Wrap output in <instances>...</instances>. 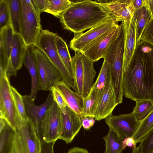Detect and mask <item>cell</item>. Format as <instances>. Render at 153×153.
<instances>
[{"mask_svg": "<svg viewBox=\"0 0 153 153\" xmlns=\"http://www.w3.org/2000/svg\"><path fill=\"white\" fill-rule=\"evenodd\" d=\"M11 86L7 75L0 78V118L15 131L19 120Z\"/></svg>", "mask_w": 153, "mask_h": 153, "instance_id": "obj_8", "label": "cell"}, {"mask_svg": "<svg viewBox=\"0 0 153 153\" xmlns=\"http://www.w3.org/2000/svg\"><path fill=\"white\" fill-rule=\"evenodd\" d=\"M66 113L61 111V129L59 139L66 143H71L82 126L80 116L67 105Z\"/></svg>", "mask_w": 153, "mask_h": 153, "instance_id": "obj_14", "label": "cell"}, {"mask_svg": "<svg viewBox=\"0 0 153 153\" xmlns=\"http://www.w3.org/2000/svg\"><path fill=\"white\" fill-rule=\"evenodd\" d=\"M34 51L36 58L39 84V90L50 91L59 81H62L57 69L42 51L35 46Z\"/></svg>", "mask_w": 153, "mask_h": 153, "instance_id": "obj_7", "label": "cell"}, {"mask_svg": "<svg viewBox=\"0 0 153 153\" xmlns=\"http://www.w3.org/2000/svg\"><path fill=\"white\" fill-rule=\"evenodd\" d=\"M14 32L11 25L0 31V74H7Z\"/></svg>", "mask_w": 153, "mask_h": 153, "instance_id": "obj_19", "label": "cell"}, {"mask_svg": "<svg viewBox=\"0 0 153 153\" xmlns=\"http://www.w3.org/2000/svg\"><path fill=\"white\" fill-rule=\"evenodd\" d=\"M140 153H153V129L142 140Z\"/></svg>", "mask_w": 153, "mask_h": 153, "instance_id": "obj_34", "label": "cell"}, {"mask_svg": "<svg viewBox=\"0 0 153 153\" xmlns=\"http://www.w3.org/2000/svg\"><path fill=\"white\" fill-rule=\"evenodd\" d=\"M50 91L52 93L54 100L62 113L65 114L67 105L61 94L54 86L51 88Z\"/></svg>", "mask_w": 153, "mask_h": 153, "instance_id": "obj_36", "label": "cell"}, {"mask_svg": "<svg viewBox=\"0 0 153 153\" xmlns=\"http://www.w3.org/2000/svg\"><path fill=\"white\" fill-rule=\"evenodd\" d=\"M11 25L9 0L0 1V31Z\"/></svg>", "mask_w": 153, "mask_h": 153, "instance_id": "obj_32", "label": "cell"}, {"mask_svg": "<svg viewBox=\"0 0 153 153\" xmlns=\"http://www.w3.org/2000/svg\"><path fill=\"white\" fill-rule=\"evenodd\" d=\"M11 91L18 117L19 121L18 124L25 122L28 119L26 113L22 96L12 86Z\"/></svg>", "mask_w": 153, "mask_h": 153, "instance_id": "obj_31", "label": "cell"}, {"mask_svg": "<svg viewBox=\"0 0 153 153\" xmlns=\"http://www.w3.org/2000/svg\"><path fill=\"white\" fill-rule=\"evenodd\" d=\"M9 153H26L16 132L14 136L12 147Z\"/></svg>", "mask_w": 153, "mask_h": 153, "instance_id": "obj_37", "label": "cell"}, {"mask_svg": "<svg viewBox=\"0 0 153 153\" xmlns=\"http://www.w3.org/2000/svg\"><path fill=\"white\" fill-rule=\"evenodd\" d=\"M95 108V97L94 90L92 88L88 95L84 98V105L82 117L86 116L94 117Z\"/></svg>", "mask_w": 153, "mask_h": 153, "instance_id": "obj_33", "label": "cell"}, {"mask_svg": "<svg viewBox=\"0 0 153 153\" xmlns=\"http://www.w3.org/2000/svg\"><path fill=\"white\" fill-rule=\"evenodd\" d=\"M111 82L110 65L104 59L98 76L92 87L95 97L96 108Z\"/></svg>", "mask_w": 153, "mask_h": 153, "instance_id": "obj_22", "label": "cell"}, {"mask_svg": "<svg viewBox=\"0 0 153 153\" xmlns=\"http://www.w3.org/2000/svg\"><path fill=\"white\" fill-rule=\"evenodd\" d=\"M27 47L20 34L14 33L10 55L7 71L9 77L16 76L23 64V59Z\"/></svg>", "mask_w": 153, "mask_h": 153, "instance_id": "obj_16", "label": "cell"}, {"mask_svg": "<svg viewBox=\"0 0 153 153\" xmlns=\"http://www.w3.org/2000/svg\"><path fill=\"white\" fill-rule=\"evenodd\" d=\"M15 131L26 153H40L41 140L29 119L25 122L19 123Z\"/></svg>", "mask_w": 153, "mask_h": 153, "instance_id": "obj_13", "label": "cell"}, {"mask_svg": "<svg viewBox=\"0 0 153 153\" xmlns=\"http://www.w3.org/2000/svg\"><path fill=\"white\" fill-rule=\"evenodd\" d=\"M140 146L139 145L138 146H136L133 149V150L131 153H140Z\"/></svg>", "mask_w": 153, "mask_h": 153, "instance_id": "obj_47", "label": "cell"}, {"mask_svg": "<svg viewBox=\"0 0 153 153\" xmlns=\"http://www.w3.org/2000/svg\"><path fill=\"white\" fill-rule=\"evenodd\" d=\"M112 17L97 1L73 2L59 18L64 28L77 34L91 29Z\"/></svg>", "mask_w": 153, "mask_h": 153, "instance_id": "obj_2", "label": "cell"}, {"mask_svg": "<svg viewBox=\"0 0 153 153\" xmlns=\"http://www.w3.org/2000/svg\"><path fill=\"white\" fill-rule=\"evenodd\" d=\"M123 144L125 149L126 147H128L133 149L136 146V144L132 137H128L124 139Z\"/></svg>", "mask_w": 153, "mask_h": 153, "instance_id": "obj_42", "label": "cell"}, {"mask_svg": "<svg viewBox=\"0 0 153 153\" xmlns=\"http://www.w3.org/2000/svg\"><path fill=\"white\" fill-rule=\"evenodd\" d=\"M151 16L146 0H145L144 5L136 10L134 14L136 25V46L140 43L143 33Z\"/></svg>", "mask_w": 153, "mask_h": 153, "instance_id": "obj_23", "label": "cell"}, {"mask_svg": "<svg viewBox=\"0 0 153 153\" xmlns=\"http://www.w3.org/2000/svg\"><path fill=\"white\" fill-rule=\"evenodd\" d=\"M11 25L14 33L20 34L21 0H9Z\"/></svg>", "mask_w": 153, "mask_h": 153, "instance_id": "obj_29", "label": "cell"}, {"mask_svg": "<svg viewBox=\"0 0 153 153\" xmlns=\"http://www.w3.org/2000/svg\"><path fill=\"white\" fill-rule=\"evenodd\" d=\"M31 2L38 15L40 16V14L45 10L48 0H31Z\"/></svg>", "mask_w": 153, "mask_h": 153, "instance_id": "obj_38", "label": "cell"}, {"mask_svg": "<svg viewBox=\"0 0 153 153\" xmlns=\"http://www.w3.org/2000/svg\"><path fill=\"white\" fill-rule=\"evenodd\" d=\"M55 143L47 142L44 140L41 141L40 153H54L53 146Z\"/></svg>", "mask_w": 153, "mask_h": 153, "instance_id": "obj_39", "label": "cell"}, {"mask_svg": "<svg viewBox=\"0 0 153 153\" xmlns=\"http://www.w3.org/2000/svg\"><path fill=\"white\" fill-rule=\"evenodd\" d=\"M118 25L112 16L85 32L75 35L70 42V47L75 52L81 53L101 36Z\"/></svg>", "mask_w": 153, "mask_h": 153, "instance_id": "obj_6", "label": "cell"}, {"mask_svg": "<svg viewBox=\"0 0 153 153\" xmlns=\"http://www.w3.org/2000/svg\"><path fill=\"white\" fill-rule=\"evenodd\" d=\"M124 94L135 102L148 100L152 102L153 95V70L148 54L141 43L136 45L132 58L123 79Z\"/></svg>", "mask_w": 153, "mask_h": 153, "instance_id": "obj_1", "label": "cell"}, {"mask_svg": "<svg viewBox=\"0 0 153 153\" xmlns=\"http://www.w3.org/2000/svg\"><path fill=\"white\" fill-rule=\"evenodd\" d=\"M42 140L55 142L59 139L61 129V111L54 100L42 120Z\"/></svg>", "mask_w": 153, "mask_h": 153, "instance_id": "obj_10", "label": "cell"}, {"mask_svg": "<svg viewBox=\"0 0 153 153\" xmlns=\"http://www.w3.org/2000/svg\"><path fill=\"white\" fill-rule=\"evenodd\" d=\"M146 1L152 15L153 14V0H146Z\"/></svg>", "mask_w": 153, "mask_h": 153, "instance_id": "obj_46", "label": "cell"}, {"mask_svg": "<svg viewBox=\"0 0 153 153\" xmlns=\"http://www.w3.org/2000/svg\"><path fill=\"white\" fill-rule=\"evenodd\" d=\"M153 129V110L140 123L136 131L132 136L136 144L142 140Z\"/></svg>", "mask_w": 153, "mask_h": 153, "instance_id": "obj_27", "label": "cell"}, {"mask_svg": "<svg viewBox=\"0 0 153 153\" xmlns=\"http://www.w3.org/2000/svg\"><path fill=\"white\" fill-rule=\"evenodd\" d=\"M103 138L105 143L104 153H122L125 149L123 144V139L110 129Z\"/></svg>", "mask_w": 153, "mask_h": 153, "instance_id": "obj_24", "label": "cell"}, {"mask_svg": "<svg viewBox=\"0 0 153 153\" xmlns=\"http://www.w3.org/2000/svg\"><path fill=\"white\" fill-rule=\"evenodd\" d=\"M7 123L3 119L0 118V132L6 126Z\"/></svg>", "mask_w": 153, "mask_h": 153, "instance_id": "obj_45", "label": "cell"}, {"mask_svg": "<svg viewBox=\"0 0 153 153\" xmlns=\"http://www.w3.org/2000/svg\"><path fill=\"white\" fill-rule=\"evenodd\" d=\"M35 46L34 44L27 46L23 62V64L27 69L30 76L31 89L30 94L28 96L33 101L35 100L38 91L39 90L36 60L34 51Z\"/></svg>", "mask_w": 153, "mask_h": 153, "instance_id": "obj_18", "label": "cell"}, {"mask_svg": "<svg viewBox=\"0 0 153 153\" xmlns=\"http://www.w3.org/2000/svg\"><path fill=\"white\" fill-rule=\"evenodd\" d=\"M142 48L143 50L146 53L149 55L151 61L153 70V46L147 43H144ZM152 103L153 105V95Z\"/></svg>", "mask_w": 153, "mask_h": 153, "instance_id": "obj_41", "label": "cell"}, {"mask_svg": "<svg viewBox=\"0 0 153 153\" xmlns=\"http://www.w3.org/2000/svg\"><path fill=\"white\" fill-rule=\"evenodd\" d=\"M135 102L136 104L132 113L137 120L140 123L153 110V105L151 101L148 100L137 101Z\"/></svg>", "mask_w": 153, "mask_h": 153, "instance_id": "obj_30", "label": "cell"}, {"mask_svg": "<svg viewBox=\"0 0 153 153\" xmlns=\"http://www.w3.org/2000/svg\"><path fill=\"white\" fill-rule=\"evenodd\" d=\"M123 22L124 42L123 71L124 73L128 67L136 48V25L134 15Z\"/></svg>", "mask_w": 153, "mask_h": 153, "instance_id": "obj_15", "label": "cell"}, {"mask_svg": "<svg viewBox=\"0 0 153 153\" xmlns=\"http://www.w3.org/2000/svg\"><path fill=\"white\" fill-rule=\"evenodd\" d=\"M66 153H90L86 149L79 147L70 149Z\"/></svg>", "mask_w": 153, "mask_h": 153, "instance_id": "obj_43", "label": "cell"}, {"mask_svg": "<svg viewBox=\"0 0 153 153\" xmlns=\"http://www.w3.org/2000/svg\"><path fill=\"white\" fill-rule=\"evenodd\" d=\"M118 104L111 82L96 108L94 114V119L100 121L105 119L112 113L115 108Z\"/></svg>", "mask_w": 153, "mask_h": 153, "instance_id": "obj_20", "label": "cell"}, {"mask_svg": "<svg viewBox=\"0 0 153 153\" xmlns=\"http://www.w3.org/2000/svg\"><path fill=\"white\" fill-rule=\"evenodd\" d=\"M56 34L47 30L41 29L34 45L43 52L59 72L62 81L72 88L73 77L65 67L59 55L56 43Z\"/></svg>", "mask_w": 153, "mask_h": 153, "instance_id": "obj_4", "label": "cell"}, {"mask_svg": "<svg viewBox=\"0 0 153 153\" xmlns=\"http://www.w3.org/2000/svg\"><path fill=\"white\" fill-rule=\"evenodd\" d=\"M73 2L68 0H48L44 11L59 19L62 14Z\"/></svg>", "mask_w": 153, "mask_h": 153, "instance_id": "obj_28", "label": "cell"}, {"mask_svg": "<svg viewBox=\"0 0 153 153\" xmlns=\"http://www.w3.org/2000/svg\"><path fill=\"white\" fill-rule=\"evenodd\" d=\"M140 43H147L153 46V14L145 28Z\"/></svg>", "mask_w": 153, "mask_h": 153, "instance_id": "obj_35", "label": "cell"}, {"mask_svg": "<svg viewBox=\"0 0 153 153\" xmlns=\"http://www.w3.org/2000/svg\"><path fill=\"white\" fill-rule=\"evenodd\" d=\"M15 130L7 123L0 132V153H9L11 149Z\"/></svg>", "mask_w": 153, "mask_h": 153, "instance_id": "obj_26", "label": "cell"}, {"mask_svg": "<svg viewBox=\"0 0 153 153\" xmlns=\"http://www.w3.org/2000/svg\"><path fill=\"white\" fill-rule=\"evenodd\" d=\"M40 22L31 0H21L20 35L27 46L35 44L42 29Z\"/></svg>", "mask_w": 153, "mask_h": 153, "instance_id": "obj_5", "label": "cell"}, {"mask_svg": "<svg viewBox=\"0 0 153 153\" xmlns=\"http://www.w3.org/2000/svg\"><path fill=\"white\" fill-rule=\"evenodd\" d=\"M107 9L117 22H124L134 15L136 9L133 0L97 1Z\"/></svg>", "mask_w": 153, "mask_h": 153, "instance_id": "obj_17", "label": "cell"}, {"mask_svg": "<svg viewBox=\"0 0 153 153\" xmlns=\"http://www.w3.org/2000/svg\"><path fill=\"white\" fill-rule=\"evenodd\" d=\"M55 40L59 56L66 69L73 76L74 71L72 58L70 54L67 44L62 38L57 34Z\"/></svg>", "mask_w": 153, "mask_h": 153, "instance_id": "obj_25", "label": "cell"}, {"mask_svg": "<svg viewBox=\"0 0 153 153\" xmlns=\"http://www.w3.org/2000/svg\"><path fill=\"white\" fill-rule=\"evenodd\" d=\"M145 0H133V4L136 10L141 8L144 4Z\"/></svg>", "mask_w": 153, "mask_h": 153, "instance_id": "obj_44", "label": "cell"}, {"mask_svg": "<svg viewBox=\"0 0 153 153\" xmlns=\"http://www.w3.org/2000/svg\"><path fill=\"white\" fill-rule=\"evenodd\" d=\"M83 127L86 130L89 129L95 123V119L92 117H81Z\"/></svg>", "mask_w": 153, "mask_h": 153, "instance_id": "obj_40", "label": "cell"}, {"mask_svg": "<svg viewBox=\"0 0 153 153\" xmlns=\"http://www.w3.org/2000/svg\"><path fill=\"white\" fill-rule=\"evenodd\" d=\"M105 121L109 129L123 140L132 137L140 124L132 112L117 115L112 113L105 119Z\"/></svg>", "mask_w": 153, "mask_h": 153, "instance_id": "obj_9", "label": "cell"}, {"mask_svg": "<svg viewBox=\"0 0 153 153\" xmlns=\"http://www.w3.org/2000/svg\"><path fill=\"white\" fill-rule=\"evenodd\" d=\"M72 61L74 71L72 88L74 92L85 98L94 83L96 72L94 68V62L79 52H75Z\"/></svg>", "mask_w": 153, "mask_h": 153, "instance_id": "obj_3", "label": "cell"}, {"mask_svg": "<svg viewBox=\"0 0 153 153\" xmlns=\"http://www.w3.org/2000/svg\"><path fill=\"white\" fill-rule=\"evenodd\" d=\"M119 30V25L101 36L81 53L94 62L104 58L109 47L117 37Z\"/></svg>", "mask_w": 153, "mask_h": 153, "instance_id": "obj_12", "label": "cell"}, {"mask_svg": "<svg viewBox=\"0 0 153 153\" xmlns=\"http://www.w3.org/2000/svg\"><path fill=\"white\" fill-rule=\"evenodd\" d=\"M54 86L60 93L67 105L82 117L84 98L71 90L63 81L57 82Z\"/></svg>", "mask_w": 153, "mask_h": 153, "instance_id": "obj_21", "label": "cell"}, {"mask_svg": "<svg viewBox=\"0 0 153 153\" xmlns=\"http://www.w3.org/2000/svg\"><path fill=\"white\" fill-rule=\"evenodd\" d=\"M22 97L27 117L33 124L41 141L42 140V122L53 101L52 93L51 91L45 101L39 105H35L27 95Z\"/></svg>", "mask_w": 153, "mask_h": 153, "instance_id": "obj_11", "label": "cell"}]
</instances>
